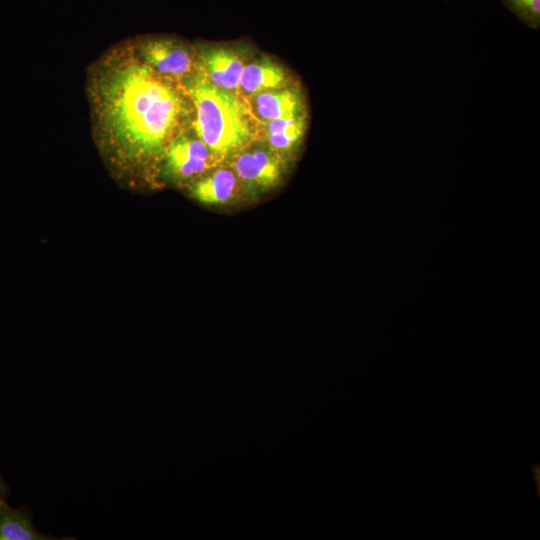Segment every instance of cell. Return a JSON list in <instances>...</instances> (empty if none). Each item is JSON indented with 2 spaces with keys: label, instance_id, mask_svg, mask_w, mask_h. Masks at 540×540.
Masks as SVG:
<instances>
[{
  "label": "cell",
  "instance_id": "6da1fadb",
  "mask_svg": "<svg viewBox=\"0 0 540 540\" xmlns=\"http://www.w3.org/2000/svg\"><path fill=\"white\" fill-rule=\"evenodd\" d=\"M86 89L96 140L123 169L164 154L190 112L185 88L143 64L131 42L91 65Z\"/></svg>",
  "mask_w": 540,
  "mask_h": 540
},
{
  "label": "cell",
  "instance_id": "7a4b0ae2",
  "mask_svg": "<svg viewBox=\"0 0 540 540\" xmlns=\"http://www.w3.org/2000/svg\"><path fill=\"white\" fill-rule=\"evenodd\" d=\"M184 88L195 110L196 135L211 154H235L252 140L248 109L234 92L213 85L199 71L185 81Z\"/></svg>",
  "mask_w": 540,
  "mask_h": 540
},
{
  "label": "cell",
  "instance_id": "3957f363",
  "mask_svg": "<svg viewBox=\"0 0 540 540\" xmlns=\"http://www.w3.org/2000/svg\"><path fill=\"white\" fill-rule=\"evenodd\" d=\"M130 42L136 57L155 72L173 80L192 76L194 58L190 49L178 39L149 36Z\"/></svg>",
  "mask_w": 540,
  "mask_h": 540
},
{
  "label": "cell",
  "instance_id": "277c9868",
  "mask_svg": "<svg viewBox=\"0 0 540 540\" xmlns=\"http://www.w3.org/2000/svg\"><path fill=\"white\" fill-rule=\"evenodd\" d=\"M198 71L213 85L228 91L239 88L244 59L227 46L203 49L198 57Z\"/></svg>",
  "mask_w": 540,
  "mask_h": 540
},
{
  "label": "cell",
  "instance_id": "5b68a950",
  "mask_svg": "<svg viewBox=\"0 0 540 540\" xmlns=\"http://www.w3.org/2000/svg\"><path fill=\"white\" fill-rule=\"evenodd\" d=\"M164 155L167 172L188 179L208 168L211 153L198 137L180 134L169 143Z\"/></svg>",
  "mask_w": 540,
  "mask_h": 540
},
{
  "label": "cell",
  "instance_id": "8992f818",
  "mask_svg": "<svg viewBox=\"0 0 540 540\" xmlns=\"http://www.w3.org/2000/svg\"><path fill=\"white\" fill-rule=\"evenodd\" d=\"M233 169L241 180L260 187L272 186L281 175L278 160L263 150L240 153L234 160Z\"/></svg>",
  "mask_w": 540,
  "mask_h": 540
},
{
  "label": "cell",
  "instance_id": "52a82bcc",
  "mask_svg": "<svg viewBox=\"0 0 540 540\" xmlns=\"http://www.w3.org/2000/svg\"><path fill=\"white\" fill-rule=\"evenodd\" d=\"M257 115L266 121L304 114V104L299 91L294 89H270L254 94Z\"/></svg>",
  "mask_w": 540,
  "mask_h": 540
},
{
  "label": "cell",
  "instance_id": "ba28073f",
  "mask_svg": "<svg viewBox=\"0 0 540 540\" xmlns=\"http://www.w3.org/2000/svg\"><path fill=\"white\" fill-rule=\"evenodd\" d=\"M287 76L284 69L268 58H260L243 68L239 87L248 94L283 88Z\"/></svg>",
  "mask_w": 540,
  "mask_h": 540
},
{
  "label": "cell",
  "instance_id": "9c48e42d",
  "mask_svg": "<svg viewBox=\"0 0 540 540\" xmlns=\"http://www.w3.org/2000/svg\"><path fill=\"white\" fill-rule=\"evenodd\" d=\"M54 539L39 533L32 523V515L25 508H12L5 500L0 502V540Z\"/></svg>",
  "mask_w": 540,
  "mask_h": 540
},
{
  "label": "cell",
  "instance_id": "30bf717a",
  "mask_svg": "<svg viewBox=\"0 0 540 540\" xmlns=\"http://www.w3.org/2000/svg\"><path fill=\"white\" fill-rule=\"evenodd\" d=\"M236 187V175L233 171L220 169L198 181L193 189V196L201 203L212 205L227 202Z\"/></svg>",
  "mask_w": 540,
  "mask_h": 540
},
{
  "label": "cell",
  "instance_id": "8fae6325",
  "mask_svg": "<svg viewBox=\"0 0 540 540\" xmlns=\"http://www.w3.org/2000/svg\"><path fill=\"white\" fill-rule=\"evenodd\" d=\"M305 129V114L271 120L267 124V141L275 150H289L301 140Z\"/></svg>",
  "mask_w": 540,
  "mask_h": 540
},
{
  "label": "cell",
  "instance_id": "7c38bea8",
  "mask_svg": "<svg viewBox=\"0 0 540 540\" xmlns=\"http://www.w3.org/2000/svg\"><path fill=\"white\" fill-rule=\"evenodd\" d=\"M505 6L513 12L526 26L539 29L540 0H502Z\"/></svg>",
  "mask_w": 540,
  "mask_h": 540
},
{
  "label": "cell",
  "instance_id": "4fadbf2b",
  "mask_svg": "<svg viewBox=\"0 0 540 540\" xmlns=\"http://www.w3.org/2000/svg\"><path fill=\"white\" fill-rule=\"evenodd\" d=\"M9 493V487L4 482L1 473H0V502L5 500L6 496Z\"/></svg>",
  "mask_w": 540,
  "mask_h": 540
}]
</instances>
